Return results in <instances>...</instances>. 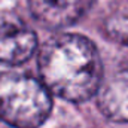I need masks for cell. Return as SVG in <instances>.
<instances>
[{
	"label": "cell",
	"mask_w": 128,
	"mask_h": 128,
	"mask_svg": "<svg viewBox=\"0 0 128 128\" xmlns=\"http://www.w3.org/2000/svg\"><path fill=\"white\" fill-rule=\"evenodd\" d=\"M100 112L115 122H128V66L116 70L98 90Z\"/></svg>",
	"instance_id": "5b68a950"
},
{
	"label": "cell",
	"mask_w": 128,
	"mask_h": 128,
	"mask_svg": "<svg viewBox=\"0 0 128 128\" xmlns=\"http://www.w3.org/2000/svg\"><path fill=\"white\" fill-rule=\"evenodd\" d=\"M106 32L113 40L128 45V15L116 14L110 16L106 22Z\"/></svg>",
	"instance_id": "8992f818"
},
{
	"label": "cell",
	"mask_w": 128,
	"mask_h": 128,
	"mask_svg": "<svg viewBox=\"0 0 128 128\" xmlns=\"http://www.w3.org/2000/svg\"><path fill=\"white\" fill-rule=\"evenodd\" d=\"M37 49L36 33L10 10L0 12V63L20 66Z\"/></svg>",
	"instance_id": "3957f363"
},
{
	"label": "cell",
	"mask_w": 128,
	"mask_h": 128,
	"mask_svg": "<svg viewBox=\"0 0 128 128\" xmlns=\"http://www.w3.org/2000/svg\"><path fill=\"white\" fill-rule=\"evenodd\" d=\"M48 88L32 76L0 73V118L15 128H37L49 116Z\"/></svg>",
	"instance_id": "7a4b0ae2"
},
{
	"label": "cell",
	"mask_w": 128,
	"mask_h": 128,
	"mask_svg": "<svg viewBox=\"0 0 128 128\" xmlns=\"http://www.w3.org/2000/svg\"><path fill=\"white\" fill-rule=\"evenodd\" d=\"M39 74L49 92L80 103L101 86L103 66L96 45L79 34L51 37L39 52Z\"/></svg>",
	"instance_id": "6da1fadb"
},
{
	"label": "cell",
	"mask_w": 128,
	"mask_h": 128,
	"mask_svg": "<svg viewBox=\"0 0 128 128\" xmlns=\"http://www.w3.org/2000/svg\"><path fill=\"white\" fill-rule=\"evenodd\" d=\"M94 0H28L32 15L48 28H64L79 21Z\"/></svg>",
	"instance_id": "277c9868"
}]
</instances>
